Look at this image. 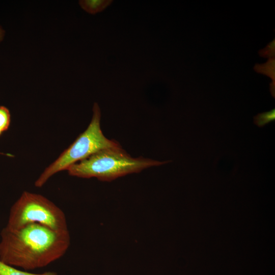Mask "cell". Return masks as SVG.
<instances>
[{
    "instance_id": "cell-2",
    "label": "cell",
    "mask_w": 275,
    "mask_h": 275,
    "mask_svg": "<svg viewBox=\"0 0 275 275\" xmlns=\"http://www.w3.org/2000/svg\"><path fill=\"white\" fill-rule=\"evenodd\" d=\"M171 162L160 161L148 158H133L121 146L100 150L77 162L67 171L69 175L83 178L95 177L102 181H111L145 169Z\"/></svg>"
},
{
    "instance_id": "cell-4",
    "label": "cell",
    "mask_w": 275,
    "mask_h": 275,
    "mask_svg": "<svg viewBox=\"0 0 275 275\" xmlns=\"http://www.w3.org/2000/svg\"><path fill=\"white\" fill-rule=\"evenodd\" d=\"M32 223L54 230H68L61 209L41 195L25 191L11 207L6 226L15 229Z\"/></svg>"
},
{
    "instance_id": "cell-5",
    "label": "cell",
    "mask_w": 275,
    "mask_h": 275,
    "mask_svg": "<svg viewBox=\"0 0 275 275\" xmlns=\"http://www.w3.org/2000/svg\"><path fill=\"white\" fill-rule=\"evenodd\" d=\"M254 69L258 73L264 74L272 79L270 84V91L272 96L275 97V58L274 57L268 59L264 64H256Z\"/></svg>"
},
{
    "instance_id": "cell-6",
    "label": "cell",
    "mask_w": 275,
    "mask_h": 275,
    "mask_svg": "<svg viewBox=\"0 0 275 275\" xmlns=\"http://www.w3.org/2000/svg\"><path fill=\"white\" fill-rule=\"evenodd\" d=\"M112 3V0H81L79 1L80 7L91 14H95L103 11Z\"/></svg>"
},
{
    "instance_id": "cell-1",
    "label": "cell",
    "mask_w": 275,
    "mask_h": 275,
    "mask_svg": "<svg viewBox=\"0 0 275 275\" xmlns=\"http://www.w3.org/2000/svg\"><path fill=\"white\" fill-rule=\"evenodd\" d=\"M0 260L25 270L46 266L62 257L70 243L68 230L32 223L1 232Z\"/></svg>"
},
{
    "instance_id": "cell-10",
    "label": "cell",
    "mask_w": 275,
    "mask_h": 275,
    "mask_svg": "<svg viewBox=\"0 0 275 275\" xmlns=\"http://www.w3.org/2000/svg\"><path fill=\"white\" fill-rule=\"evenodd\" d=\"M260 56L268 59L274 57L275 55V39L269 43L263 49L259 51Z\"/></svg>"
},
{
    "instance_id": "cell-7",
    "label": "cell",
    "mask_w": 275,
    "mask_h": 275,
    "mask_svg": "<svg viewBox=\"0 0 275 275\" xmlns=\"http://www.w3.org/2000/svg\"><path fill=\"white\" fill-rule=\"evenodd\" d=\"M0 275H57L55 272L47 271L41 273H34L15 268L0 260Z\"/></svg>"
},
{
    "instance_id": "cell-9",
    "label": "cell",
    "mask_w": 275,
    "mask_h": 275,
    "mask_svg": "<svg viewBox=\"0 0 275 275\" xmlns=\"http://www.w3.org/2000/svg\"><path fill=\"white\" fill-rule=\"evenodd\" d=\"M11 115L9 110L4 106H0V135L7 130L10 124Z\"/></svg>"
},
{
    "instance_id": "cell-11",
    "label": "cell",
    "mask_w": 275,
    "mask_h": 275,
    "mask_svg": "<svg viewBox=\"0 0 275 275\" xmlns=\"http://www.w3.org/2000/svg\"><path fill=\"white\" fill-rule=\"evenodd\" d=\"M4 35H5V31L0 26V42H1L3 40L4 37Z\"/></svg>"
},
{
    "instance_id": "cell-8",
    "label": "cell",
    "mask_w": 275,
    "mask_h": 275,
    "mask_svg": "<svg viewBox=\"0 0 275 275\" xmlns=\"http://www.w3.org/2000/svg\"><path fill=\"white\" fill-rule=\"evenodd\" d=\"M275 120V109L269 111L258 114L254 117V123L259 127H262L265 125Z\"/></svg>"
},
{
    "instance_id": "cell-3",
    "label": "cell",
    "mask_w": 275,
    "mask_h": 275,
    "mask_svg": "<svg viewBox=\"0 0 275 275\" xmlns=\"http://www.w3.org/2000/svg\"><path fill=\"white\" fill-rule=\"evenodd\" d=\"M101 111L97 103L93 107V116L88 127L51 164L47 167L35 182L42 187L57 173L67 170L72 164L82 160L102 149L121 146L116 141L107 139L100 128Z\"/></svg>"
}]
</instances>
